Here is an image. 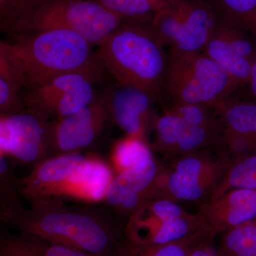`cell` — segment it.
I'll return each mask as SVG.
<instances>
[{"label":"cell","instance_id":"d6986e66","mask_svg":"<svg viewBox=\"0 0 256 256\" xmlns=\"http://www.w3.org/2000/svg\"><path fill=\"white\" fill-rule=\"evenodd\" d=\"M224 130L240 138L256 153V102L235 96L218 109Z\"/></svg>","mask_w":256,"mask_h":256},{"label":"cell","instance_id":"2e32d148","mask_svg":"<svg viewBox=\"0 0 256 256\" xmlns=\"http://www.w3.org/2000/svg\"><path fill=\"white\" fill-rule=\"evenodd\" d=\"M102 96L108 110L111 122L118 126L128 136L146 140L152 130L156 114L153 104L156 96L138 88L114 82Z\"/></svg>","mask_w":256,"mask_h":256},{"label":"cell","instance_id":"603a6c76","mask_svg":"<svg viewBox=\"0 0 256 256\" xmlns=\"http://www.w3.org/2000/svg\"><path fill=\"white\" fill-rule=\"evenodd\" d=\"M25 90L12 69L0 56V116H10L26 108Z\"/></svg>","mask_w":256,"mask_h":256},{"label":"cell","instance_id":"3957f363","mask_svg":"<svg viewBox=\"0 0 256 256\" xmlns=\"http://www.w3.org/2000/svg\"><path fill=\"white\" fill-rule=\"evenodd\" d=\"M151 20H124L95 52L105 74L116 82L138 88L159 98L168 54Z\"/></svg>","mask_w":256,"mask_h":256},{"label":"cell","instance_id":"44dd1931","mask_svg":"<svg viewBox=\"0 0 256 256\" xmlns=\"http://www.w3.org/2000/svg\"><path fill=\"white\" fill-rule=\"evenodd\" d=\"M236 188L256 190V153L230 162L208 201L216 200Z\"/></svg>","mask_w":256,"mask_h":256},{"label":"cell","instance_id":"30bf717a","mask_svg":"<svg viewBox=\"0 0 256 256\" xmlns=\"http://www.w3.org/2000/svg\"><path fill=\"white\" fill-rule=\"evenodd\" d=\"M50 122L28 108L16 114L0 116V154L32 168L52 158Z\"/></svg>","mask_w":256,"mask_h":256},{"label":"cell","instance_id":"ba28073f","mask_svg":"<svg viewBox=\"0 0 256 256\" xmlns=\"http://www.w3.org/2000/svg\"><path fill=\"white\" fill-rule=\"evenodd\" d=\"M220 13L212 0H168L151 20L164 46L203 52L214 32Z\"/></svg>","mask_w":256,"mask_h":256},{"label":"cell","instance_id":"4fadbf2b","mask_svg":"<svg viewBox=\"0 0 256 256\" xmlns=\"http://www.w3.org/2000/svg\"><path fill=\"white\" fill-rule=\"evenodd\" d=\"M224 127H208L190 124L169 111L156 114L153 124V151L168 161L184 154L215 148Z\"/></svg>","mask_w":256,"mask_h":256},{"label":"cell","instance_id":"5b68a950","mask_svg":"<svg viewBox=\"0 0 256 256\" xmlns=\"http://www.w3.org/2000/svg\"><path fill=\"white\" fill-rule=\"evenodd\" d=\"M240 89V84L203 52L170 48L159 98L164 104H200L218 110Z\"/></svg>","mask_w":256,"mask_h":256},{"label":"cell","instance_id":"ac0fdd59","mask_svg":"<svg viewBox=\"0 0 256 256\" xmlns=\"http://www.w3.org/2000/svg\"><path fill=\"white\" fill-rule=\"evenodd\" d=\"M0 256H92L34 234L11 233L1 225Z\"/></svg>","mask_w":256,"mask_h":256},{"label":"cell","instance_id":"d4e9b609","mask_svg":"<svg viewBox=\"0 0 256 256\" xmlns=\"http://www.w3.org/2000/svg\"><path fill=\"white\" fill-rule=\"evenodd\" d=\"M8 156L0 154V215L23 207L20 178Z\"/></svg>","mask_w":256,"mask_h":256},{"label":"cell","instance_id":"e0dca14e","mask_svg":"<svg viewBox=\"0 0 256 256\" xmlns=\"http://www.w3.org/2000/svg\"><path fill=\"white\" fill-rule=\"evenodd\" d=\"M202 232L215 239L228 229L256 218V190L236 188L200 205Z\"/></svg>","mask_w":256,"mask_h":256},{"label":"cell","instance_id":"4316f807","mask_svg":"<svg viewBox=\"0 0 256 256\" xmlns=\"http://www.w3.org/2000/svg\"><path fill=\"white\" fill-rule=\"evenodd\" d=\"M44 0H0V30L13 34Z\"/></svg>","mask_w":256,"mask_h":256},{"label":"cell","instance_id":"5bb4252c","mask_svg":"<svg viewBox=\"0 0 256 256\" xmlns=\"http://www.w3.org/2000/svg\"><path fill=\"white\" fill-rule=\"evenodd\" d=\"M244 88L256 60V40L232 20L220 22L203 50Z\"/></svg>","mask_w":256,"mask_h":256},{"label":"cell","instance_id":"cb8c5ba5","mask_svg":"<svg viewBox=\"0 0 256 256\" xmlns=\"http://www.w3.org/2000/svg\"><path fill=\"white\" fill-rule=\"evenodd\" d=\"M112 158L116 169L122 172L153 159L154 156L148 141L127 136L114 144Z\"/></svg>","mask_w":256,"mask_h":256},{"label":"cell","instance_id":"7402d4cb","mask_svg":"<svg viewBox=\"0 0 256 256\" xmlns=\"http://www.w3.org/2000/svg\"><path fill=\"white\" fill-rule=\"evenodd\" d=\"M220 235L218 256H256V218Z\"/></svg>","mask_w":256,"mask_h":256},{"label":"cell","instance_id":"7a4b0ae2","mask_svg":"<svg viewBox=\"0 0 256 256\" xmlns=\"http://www.w3.org/2000/svg\"><path fill=\"white\" fill-rule=\"evenodd\" d=\"M92 46L75 32L52 28L9 35L0 41V56L24 90H31L70 73L87 74L100 82L105 72Z\"/></svg>","mask_w":256,"mask_h":256},{"label":"cell","instance_id":"7c38bea8","mask_svg":"<svg viewBox=\"0 0 256 256\" xmlns=\"http://www.w3.org/2000/svg\"><path fill=\"white\" fill-rule=\"evenodd\" d=\"M111 122L102 96L82 110L50 120V143L52 156L80 153L92 146Z\"/></svg>","mask_w":256,"mask_h":256},{"label":"cell","instance_id":"277c9868","mask_svg":"<svg viewBox=\"0 0 256 256\" xmlns=\"http://www.w3.org/2000/svg\"><path fill=\"white\" fill-rule=\"evenodd\" d=\"M114 178L110 166L97 156L60 154L44 160L20 178V192L30 203L58 198L97 204L104 200Z\"/></svg>","mask_w":256,"mask_h":256},{"label":"cell","instance_id":"9c48e42d","mask_svg":"<svg viewBox=\"0 0 256 256\" xmlns=\"http://www.w3.org/2000/svg\"><path fill=\"white\" fill-rule=\"evenodd\" d=\"M200 234L203 233L197 213L192 214L176 202L162 198L146 200L128 218L124 232L130 240L151 245L181 242Z\"/></svg>","mask_w":256,"mask_h":256},{"label":"cell","instance_id":"6da1fadb","mask_svg":"<svg viewBox=\"0 0 256 256\" xmlns=\"http://www.w3.org/2000/svg\"><path fill=\"white\" fill-rule=\"evenodd\" d=\"M1 224L92 256H114L126 222L105 206H70L64 200L31 202L28 208L0 215Z\"/></svg>","mask_w":256,"mask_h":256},{"label":"cell","instance_id":"484cf974","mask_svg":"<svg viewBox=\"0 0 256 256\" xmlns=\"http://www.w3.org/2000/svg\"><path fill=\"white\" fill-rule=\"evenodd\" d=\"M126 20H151L168 0H94Z\"/></svg>","mask_w":256,"mask_h":256},{"label":"cell","instance_id":"9a60e30c","mask_svg":"<svg viewBox=\"0 0 256 256\" xmlns=\"http://www.w3.org/2000/svg\"><path fill=\"white\" fill-rule=\"evenodd\" d=\"M162 162L153 159L120 172L106 191L102 206L127 222L146 200L151 198Z\"/></svg>","mask_w":256,"mask_h":256},{"label":"cell","instance_id":"8fae6325","mask_svg":"<svg viewBox=\"0 0 256 256\" xmlns=\"http://www.w3.org/2000/svg\"><path fill=\"white\" fill-rule=\"evenodd\" d=\"M90 76L70 73L60 76L31 90H25L26 108L54 120L75 114L92 104L98 96Z\"/></svg>","mask_w":256,"mask_h":256},{"label":"cell","instance_id":"52a82bcc","mask_svg":"<svg viewBox=\"0 0 256 256\" xmlns=\"http://www.w3.org/2000/svg\"><path fill=\"white\" fill-rule=\"evenodd\" d=\"M124 20L94 0H44L14 34L62 28L98 46Z\"/></svg>","mask_w":256,"mask_h":256},{"label":"cell","instance_id":"ffe728a7","mask_svg":"<svg viewBox=\"0 0 256 256\" xmlns=\"http://www.w3.org/2000/svg\"><path fill=\"white\" fill-rule=\"evenodd\" d=\"M200 234L181 242L151 245L132 242L124 236L120 242L114 256H188L194 248L206 239Z\"/></svg>","mask_w":256,"mask_h":256},{"label":"cell","instance_id":"f546056e","mask_svg":"<svg viewBox=\"0 0 256 256\" xmlns=\"http://www.w3.org/2000/svg\"><path fill=\"white\" fill-rule=\"evenodd\" d=\"M246 88L247 96L246 98L256 102V60L252 70L250 77L244 88Z\"/></svg>","mask_w":256,"mask_h":256},{"label":"cell","instance_id":"83f0119b","mask_svg":"<svg viewBox=\"0 0 256 256\" xmlns=\"http://www.w3.org/2000/svg\"><path fill=\"white\" fill-rule=\"evenodd\" d=\"M220 14L244 28L256 40V0H212Z\"/></svg>","mask_w":256,"mask_h":256},{"label":"cell","instance_id":"f1b7e54d","mask_svg":"<svg viewBox=\"0 0 256 256\" xmlns=\"http://www.w3.org/2000/svg\"><path fill=\"white\" fill-rule=\"evenodd\" d=\"M214 239L206 238L194 248L188 256H218V247L214 246Z\"/></svg>","mask_w":256,"mask_h":256},{"label":"cell","instance_id":"8992f818","mask_svg":"<svg viewBox=\"0 0 256 256\" xmlns=\"http://www.w3.org/2000/svg\"><path fill=\"white\" fill-rule=\"evenodd\" d=\"M230 162L216 148L204 150L162 162L152 198L202 205L210 200Z\"/></svg>","mask_w":256,"mask_h":256}]
</instances>
